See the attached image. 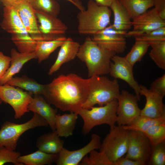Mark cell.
<instances>
[{
  "mask_svg": "<svg viewBox=\"0 0 165 165\" xmlns=\"http://www.w3.org/2000/svg\"><path fill=\"white\" fill-rule=\"evenodd\" d=\"M90 92L88 78L71 73L60 75L46 84L42 96L49 104L62 111L78 113Z\"/></svg>",
  "mask_w": 165,
  "mask_h": 165,
  "instance_id": "cell-1",
  "label": "cell"
},
{
  "mask_svg": "<svg viewBox=\"0 0 165 165\" xmlns=\"http://www.w3.org/2000/svg\"><path fill=\"white\" fill-rule=\"evenodd\" d=\"M115 55L100 47L88 37L80 45L77 57L85 64L90 77L108 74L111 58Z\"/></svg>",
  "mask_w": 165,
  "mask_h": 165,
  "instance_id": "cell-2",
  "label": "cell"
},
{
  "mask_svg": "<svg viewBox=\"0 0 165 165\" xmlns=\"http://www.w3.org/2000/svg\"><path fill=\"white\" fill-rule=\"evenodd\" d=\"M112 13L109 7L89 0L86 9L80 11L77 16L79 33L93 35L103 30L109 24Z\"/></svg>",
  "mask_w": 165,
  "mask_h": 165,
  "instance_id": "cell-3",
  "label": "cell"
},
{
  "mask_svg": "<svg viewBox=\"0 0 165 165\" xmlns=\"http://www.w3.org/2000/svg\"><path fill=\"white\" fill-rule=\"evenodd\" d=\"M1 28L12 35V39L21 53L34 52L35 41L27 31L17 10L13 7H4Z\"/></svg>",
  "mask_w": 165,
  "mask_h": 165,
  "instance_id": "cell-4",
  "label": "cell"
},
{
  "mask_svg": "<svg viewBox=\"0 0 165 165\" xmlns=\"http://www.w3.org/2000/svg\"><path fill=\"white\" fill-rule=\"evenodd\" d=\"M90 92L82 108L89 109L96 105H105L120 94L119 86L117 79L111 80L104 75H95L89 77Z\"/></svg>",
  "mask_w": 165,
  "mask_h": 165,
  "instance_id": "cell-5",
  "label": "cell"
},
{
  "mask_svg": "<svg viewBox=\"0 0 165 165\" xmlns=\"http://www.w3.org/2000/svg\"><path fill=\"white\" fill-rule=\"evenodd\" d=\"M117 105L116 99L102 106H93L89 109L81 108L78 113L83 121V134L87 135L94 127L103 124L108 125L110 129L114 127L116 123Z\"/></svg>",
  "mask_w": 165,
  "mask_h": 165,
  "instance_id": "cell-6",
  "label": "cell"
},
{
  "mask_svg": "<svg viewBox=\"0 0 165 165\" xmlns=\"http://www.w3.org/2000/svg\"><path fill=\"white\" fill-rule=\"evenodd\" d=\"M48 126L46 121L36 113H34L30 120L23 123L5 122L0 129V147L5 146L15 150L20 137L26 131L38 127H46Z\"/></svg>",
  "mask_w": 165,
  "mask_h": 165,
  "instance_id": "cell-7",
  "label": "cell"
},
{
  "mask_svg": "<svg viewBox=\"0 0 165 165\" xmlns=\"http://www.w3.org/2000/svg\"><path fill=\"white\" fill-rule=\"evenodd\" d=\"M110 130L102 142L100 151L103 152L114 163L127 153L129 130L122 126H116Z\"/></svg>",
  "mask_w": 165,
  "mask_h": 165,
  "instance_id": "cell-8",
  "label": "cell"
},
{
  "mask_svg": "<svg viewBox=\"0 0 165 165\" xmlns=\"http://www.w3.org/2000/svg\"><path fill=\"white\" fill-rule=\"evenodd\" d=\"M31 94L7 84L0 85V98L13 108L15 119L21 118L26 113L29 112L28 107L33 98Z\"/></svg>",
  "mask_w": 165,
  "mask_h": 165,
  "instance_id": "cell-9",
  "label": "cell"
},
{
  "mask_svg": "<svg viewBox=\"0 0 165 165\" xmlns=\"http://www.w3.org/2000/svg\"><path fill=\"white\" fill-rule=\"evenodd\" d=\"M153 145L143 132L129 130L127 150L125 157L146 165L148 163Z\"/></svg>",
  "mask_w": 165,
  "mask_h": 165,
  "instance_id": "cell-10",
  "label": "cell"
},
{
  "mask_svg": "<svg viewBox=\"0 0 165 165\" xmlns=\"http://www.w3.org/2000/svg\"><path fill=\"white\" fill-rule=\"evenodd\" d=\"M117 100L116 123L118 126L128 125L140 115L141 109L138 104L139 100L135 95L123 90Z\"/></svg>",
  "mask_w": 165,
  "mask_h": 165,
  "instance_id": "cell-11",
  "label": "cell"
},
{
  "mask_svg": "<svg viewBox=\"0 0 165 165\" xmlns=\"http://www.w3.org/2000/svg\"><path fill=\"white\" fill-rule=\"evenodd\" d=\"M101 144L99 135L92 134L89 143L79 149L69 151L63 148L57 154L55 163L57 165H79L83 158L91 151L99 149Z\"/></svg>",
  "mask_w": 165,
  "mask_h": 165,
  "instance_id": "cell-12",
  "label": "cell"
},
{
  "mask_svg": "<svg viewBox=\"0 0 165 165\" xmlns=\"http://www.w3.org/2000/svg\"><path fill=\"white\" fill-rule=\"evenodd\" d=\"M113 62L110 63L109 73L114 79H120L126 82L134 90L139 101L140 100V88L137 82L134 79L133 66L125 57L116 55L111 58Z\"/></svg>",
  "mask_w": 165,
  "mask_h": 165,
  "instance_id": "cell-13",
  "label": "cell"
},
{
  "mask_svg": "<svg viewBox=\"0 0 165 165\" xmlns=\"http://www.w3.org/2000/svg\"><path fill=\"white\" fill-rule=\"evenodd\" d=\"M132 24L133 29L127 32L125 37H134L165 27V20L159 16L154 8L132 19Z\"/></svg>",
  "mask_w": 165,
  "mask_h": 165,
  "instance_id": "cell-14",
  "label": "cell"
},
{
  "mask_svg": "<svg viewBox=\"0 0 165 165\" xmlns=\"http://www.w3.org/2000/svg\"><path fill=\"white\" fill-rule=\"evenodd\" d=\"M140 96H145L146 99L145 106L141 110L140 115L153 118L165 115V105L163 102V97L143 85H140Z\"/></svg>",
  "mask_w": 165,
  "mask_h": 165,
  "instance_id": "cell-15",
  "label": "cell"
},
{
  "mask_svg": "<svg viewBox=\"0 0 165 165\" xmlns=\"http://www.w3.org/2000/svg\"><path fill=\"white\" fill-rule=\"evenodd\" d=\"M40 33L52 37L63 35L68 28L57 17L41 11L35 12Z\"/></svg>",
  "mask_w": 165,
  "mask_h": 165,
  "instance_id": "cell-16",
  "label": "cell"
},
{
  "mask_svg": "<svg viewBox=\"0 0 165 165\" xmlns=\"http://www.w3.org/2000/svg\"><path fill=\"white\" fill-rule=\"evenodd\" d=\"M31 37L35 42L34 52L38 63L47 59L53 52L61 46L67 38L62 35L51 39L41 34Z\"/></svg>",
  "mask_w": 165,
  "mask_h": 165,
  "instance_id": "cell-17",
  "label": "cell"
},
{
  "mask_svg": "<svg viewBox=\"0 0 165 165\" xmlns=\"http://www.w3.org/2000/svg\"><path fill=\"white\" fill-rule=\"evenodd\" d=\"M92 40L101 48L115 54L123 53L126 48V39L123 35L96 33Z\"/></svg>",
  "mask_w": 165,
  "mask_h": 165,
  "instance_id": "cell-18",
  "label": "cell"
},
{
  "mask_svg": "<svg viewBox=\"0 0 165 165\" xmlns=\"http://www.w3.org/2000/svg\"><path fill=\"white\" fill-rule=\"evenodd\" d=\"M28 109L40 115L47 122L52 130H54L57 110L53 108L42 95H35L29 104Z\"/></svg>",
  "mask_w": 165,
  "mask_h": 165,
  "instance_id": "cell-19",
  "label": "cell"
},
{
  "mask_svg": "<svg viewBox=\"0 0 165 165\" xmlns=\"http://www.w3.org/2000/svg\"><path fill=\"white\" fill-rule=\"evenodd\" d=\"M13 7L18 11L25 28L31 36L41 34L35 12L27 0H19Z\"/></svg>",
  "mask_w": 165,
  "mask_h": 165,
  "instance_id": "cell-20",
  "label": "cell"
},
{
  "mask_svg": "<svg viewBox=\"0 0 165 165\" xmlns=\"http://www.w3.org/2000/svg\"><path fill=\"white\" fill-rule=\"evenodd\" d=\"M79 43L70 38H67L60 46L57 58L48 72L51 75L58 70L64 64L73 60L77 57L80 46Z\"/></svg>",
  "mask_w": 165,
  "mask_h": 165,
  "instance_id": "cell-21",
  "label": "cell"
},
{
  "mask_svg": "<svg viewBox=\"0 0 165 165\" xmlns=\"http://www.w3.org/2000/svg\"><path fill=\"white\" fill-rule=\"evenodd\" d=\"M10 62L9 68L0 82V85L6 83L16 74L19 73L26 62L37 59L34 52L21 53L14 48L10 51Z\"/></svg>",
  "mask_w": 165,
  "mask_h": 165,
  "instance_id": "cell-22",
  "label": "cell"
},
{
  "mask_svg": "<svg viewBox=\"0 0 165 165\" xmlns=\"http://www.w3.org/2000/svg\"><path fill=\"white\" fill-rule=\"evenodd\" d=\"M55 130L42 134L38 138L36 147L45 153L57 154L64 148V141L60 139Z\"/></svg>",
  "mask_w": 165,
  "mask_h": 165,
  "instance_id": "cell-23",
  "label": "cell"
},
{
  "mask_svg": "<svg viewBox=\"0 0 165 165\" xmlns=\"http://www.w3.org/2000/svg\"><path fill=\"white\" fill-rule=\"evenodd\" d=\"M109 8L114 15L113 24L111 25L114 29L127 31L132 26L131 18L124 6L118 0H113Z\"/></svg>",
  "mask_w": 165,
  "mask_h": 165,
  "instance_id": "cell-24",
  "label": "cell"
},
{
  "mask_svg": "<svg viewBox=\"0 0 165 165\" xmlns=\"http://www.w3.org/2000/svg\"><path fill=\"white\" fill-rule=\"evenodd\" d=\"M78 114L70 112L63 115L57 114L55 120V130L60 137L67 138L73 134Z\"/></svg>",
  "mask_w": 165,
  "mask_h": 165,
  "instance_id": "cell-25",
  "label": "cell"
},
{
  "mask_svg": "<svg viewBox=\"0 0 165 165\" xmlns=\"http://www.w3.org/2000/svg\"><path fill=\"white\" fill-rule=\"evenodd\" d=\"M6 84L25 90L34 95H42L46 86V84L38 83L35 80L26 76L13 77Z\"/></svg>",
  "mask_w": 165,
  "mask_h": 165,
  "instance_id": "cell-26",
  "label": "cell"
},
{
  "mask_svg": "<svg viewBox=\"0 0 165 165\" xmlns=\"http://www.w3.org/2000/svg\"><path fill=\"white\" fill-rule=\"evenodd\" d=\"M57 154H48L39 150L32 153L19 156L18 161L23 165H51L55 163Z\"/></svg>",
  "mask_w": 165,
  "mask_h": 165,
  "instance_id": "cell-27",
  "label": "cell"
},
{
  "mask_svg": "<svg viewBox=\"0 0 165 165\" xmlns=\"http://www.w3.org/2000/svg\"><path fill=\"white\" fill-rule=\"evenodd\" d=\"M126 9L131 19L154 6V0H118Z\"/></svg>",
  "mask_w": 165,
  "mask_h": 165,
  "instance_id": "cell-28",
  "label": "cell"
},
{
  "mask_svg": "<svg viewBox=\"0 0 165 165\" xmlns=\"http://www.w3.org/2000/svg\"><path fill=\"white\" fill-rule=\"evenodd\" d=\"M165 123V115L157 118H153L139 115L129 124L123 125L128 130H135L144 133L151 127Z\"/></svg>",
  "mask_w": 165,
  "mask_h": 165,
  "instance_id": "cell-29",
  "label": "cell"
},
{
  "mask_svg": "<svg viewBox=\"0 0 165 165\" xmlns=\"http://www.w3.org/2000/svg\"><path fill=\"white\" fill-rule=\"evenodd\" d=\"M27 0L35 12H42L56 17L60 12V6L56 0Z\"/></svg>",
  "mask_w": 165,
  "mask_h": 165,
  "instance_id": "cell-30",
  "label": "cell"
},
{
  "mask_svg": "<svg viewBox=\"0 0 165 165\" xmlns=\"http://www.w3.org/2000/svg\"><path fill=\"white\" fill-rule=\"evenodd\" d=\"M149 46L150 45L147 42L135 41L130 50L125 57L133 66L136 62L141 61Z\"/></svg>",
  "mask_w": 165,
  "mask_h": 165,
  "instance_id": "cell-31",
  "label": "cell"
},
{
  "mask_svg": "<svg viewBox=\"0 0 165 165\" xmlns=\"http://www.w3.org/2000/svg\"><path fill=\"white\" fill-rule=\"evenodd\" d=\"M152 49L149 53L151 59L160 68L165 69V41L149 43Z\"/></svg>",
  "mask_w": 165,
  "mask_h": 165,
  "instance_id": "cell-32",
  "label": "cell"
},
{
  "mask_svg": "<svg viewBox=\"0 0 165 165\" xmlns=\"http://www.w3.org/2000/svg\"><path fill=\"white\" fill-rule=\"evenodd\" d=\"M86 155L79 163L80 165H114L102 152L93 150Z\"/></svg>",
  "mask_w": 165,
  "mask_h": 165,
  "instance_id": "cell-33",
  "label": "cell"
},
{
  "mask_svg": "<svg viewBox=\"0 0 165 165\" xmlns=\"http://www.w3.org/2000/svg\"><path fill=\"white\" fill-rule=\"evenodd\" d=\"M153 145L165 141V123L152 126L144 133Z\"/></svg>",
  "mask_w": 165,
  "mask_h": 165,
  "instance_id": "cell-34",
  "label": "cell"
},
{
  "mask_svg": "<svg viewBox=\"0 0 165 165\" xmlns=\"http://www.w3.org/2000/svg\"><path fill=\"white\" fill-rule=\"evenodd\" d=\"M135 41L148 43L165 41V27L156 29L149 32L134 37Z\"/></svg>",
  "mask_w": 165,
  "mask_h": 165,
  "instance_id": "cell-35",
  "label": "cell"
},
{
  "mask_svg": "<svg viewBox=\"0 0 165 165\" xmlns=\"http://www.w3.org/2000/svg\"><path fill=\"white\" fill-rule=\"evenodd\" d=\"M148 163L151 165H165V141L153 145Z\"/></svg>",
  "mask_w": 165,
  "mask_h": 165,
  "instance_id": "cell-36",
  "label": "cell"
},
{
  "mask_svg": "<svg viewBox=\"0 0 165 165\" xmlns=\"http://www.w3.org/2000/svg\"><path fill=\"white\" fill-rule=\"evenodd\" d=\"M20 153L15 150L9 149L5 146L0 147V165L11 163L15 165H23L19 163L17 159Z\"/></svg>",
  "mask_w": 165,
  "mask_h": 165,
  "instance_id": "cell-37",
  "label": "cell"
},
{
  "mask_svg": "<svg viewBox=\"0 0 165 165\" xmlns=\"http://www.w3.org/2000/svg\"><path fill=\"white\" fill-rule=\"evenodd\" d=\"M150 89L164 97L165 95V74L152 82Z\"/></svg>",
  "mask_w": 165,
  "mask_h": 165,
  "instance_id": "cell-38",
  "label": "cell"
},
{
  "mask_svg": "<svg viewBox=\"0 0 165 165\" xmlns=\"http://www.w3.org/2000/svg\"><path fill=\"white\" fill-rule=\"evenodd\" d=\"M10 62V57L0 51V82L9 68Z\"/></svg>",
  "mask_w": 165,
  "mask_h": 165,
  "instance_id": "cell-39",
  "label": "cell"
},
{
  "mask_svg": "<svg viewBox=\"0 0 165 165\" xmlns=\"http://www.w3.org/2000/svg\"><path fill=\"white\" fill-rule=\"evenodd\" d=\"M154 6L159 16L165 20V0H154Z\"/></svg>",
  "mask_w": 165,
  "mask_h": 165,
  "instance_id": "cell-40",
  "label": "cell"
},
{
  "mask_svg": "<svg viewBox=\"0 0 165 165\" xmlns=\"http://www.w3.org/2000/svg\"><path fill=\"white\" fill-rule=\"evenodd\" d=\"M141 162L133 160L123 156L114 163V165H145Z\"/></svg>",
  "mask_w": 165,
  "mask_h": 165,
  "instance_id": "cell-41",
  "label": "cell"
},
{
  "mask_svg": "<svg viewBox=\"0 0 165 165\" xmlns=\"http://www.w3.org/2000/svg\"><path fill=\"white\" fill-rule=\"evenodd\" d=\"M19 0H1L4 7H13Z\"/></svg>",
  "mask_w": 165,
  "mask_h": 165,
  "instance_id": "cell-42",
  "label": "cell"
},
{
  "mask_svg": "<svg viewBox=\"0 0 165 165\" xmlns=\"http://www.w3.org/2000/svg\"><path fill=\"white\" fill-rule=\"evenodd\" d=\"M99 5L109 7L113 0H94Z\"/></svg>",
  "mask_w": 165,
  "mask_h": 165,
  "instance_id": "cell-43",
  "label": "cell"
},
{
  "mask_svg": "<svg viewBox=\"0 0 165 165\" xmlns=\"http://www.w3.org/2000/svg\"><path fill=\"white\" fill-rule=\"evenodd\" d=\"M68 1H69L70 2L72 3L74 5H75L76 7L80 11H82L83 10L85 9L84 8V7L82 6V3L81 4H79L75 2H74L72 0H66Z\"/></svg>",
  "mask_w": 165,
  "mask_h": 165,
  "instance_id": "cell-44",
  "label": "cell"
},
{
  "mask_svg": "<svg viewBox=\"0 0 165 165\" xmlns=\"http://www.w3.org/2000/svg\"><path fill=\"white\" fill-rule=\"evenodd\" d=\"M72 0L77 3H79V4L81 3L80 2V0Z\"/></svg>",
  "mask_w": 165,
  "mask_h": 165,
  "instance_id": "cell-45",
  "label": "cell"
},
{
  "mask_svg": "<svg viewBox=\"0 0 165 165\" xmlns=\"http://www.w3.org/2000/svg\"><path fill=\"white\" fill-rule=\"evenodd\" d=\"M3 102L2 100L0 98V105L1 103Z\"/></svg>",
  "mask_w": 165,
  "mask_h": 165,
  "instance_id": "cell-46",
  "label": "cell"
}]
</instances>
